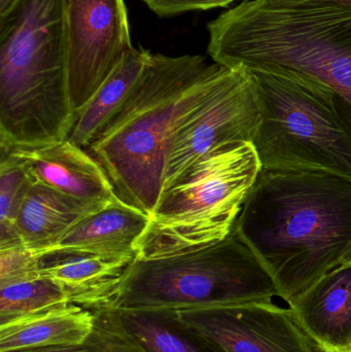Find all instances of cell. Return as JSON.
I'll return each instance as SVG.
<instances>
[{"mask_svg":"<svg viewBox=\"0 0 351 352\" xmlns=\"http://www.w3.org/2000/svg\"><path fill=\"white\" fill-rule=\"evenodd\" d=\"M234 230L288 304L351 263V179L324 171L261 168Z\"/></svg>","mask_w":351,"mask_h":352,"instance_id":"obj_1","label":"cell"},{"mask_svg":"<svg viewBox=\"0 0 351 352\" xmlns=\"http://www.w3.org/2000/svg\"><path fill=\"white\" fill-rule=\"evenodd\" d=\"M207 30L214 63L284 76L319 91L351 133V6L245 0L210 21Z\"/></svg>","mask_w":351,"mask_h":352,"instance_id":"obj_2","label":"cell"},{"mask_svg":"<svg viewBox=\"0 0 351 352\" xmlns=\"http://www.w3.org/2000/svg\"><path fill=\"white\" fill-rule=\"evenodd\" d=\"M227 69L202 56L150 53L129 94L84 148L122 203L150 217L162 194L175 136Z\"/></svg>","mask_w":351,"mask_h":352,"instance_id":"obj_3","label":"cell"},{"mask_svg":"<svg viewBox=\"0 0 351 352\" xmlns=\"http://www.w3.org/2000/svg\"><path fill=\"white\" fill-rule=\"evenodd\" d=\"M65 4L0 0V144L47 146L73 129Z\"/></svg>","mask_w":351,"mask_h":352,"instance_id":"obj_4","label":"cell"},{"mask_svg":"<svg viewBox=\"0 0 351 352\" xmlns=\"http://www.w3.org/2000/svg\"><path fill=\"white\" fill-rule=\"evenodd\" d=\"M275 285L233 230L225 239L183 254L134 258L109 307L115 311H179L272 301Z\"/></svg>","mask_w":351,"mask_h":352,"instance_id":"obj_5","label":"cell"},{"mask_svg":"<svg viewBox=\"0 0 351 352\" xmlns=\"http://www.w3.org/2000/svg\"><path fill=\"white\" fill-rule=\"evenodd\" d=\"M260 171L251 144L196 163L163 190L136 246V258L174 256L225 239L234 230Z\"/></svg>","mask_w":351,"mask_h":352,"instance_id":"obj_6","label":"cell"},{"mask_svg":"<svg viewBox=\"0 0 351 352\" xmlns=\"http://www.w3.org/2000/svg\"><path fill=\"white\" fill-rule=\"evenodd\" d=\"M247 72L261 109L251 144L261 168L324 171L351 179V133L329 99L291 78Z\"/></svg>","mask_w":351,"mask_h":352,"instance_id":"obj_7","label":"cell"},{"mask_svg":"<svg viewBox=\"0 0 351 352\" xmlns=\"http://www.w3.org/2000/svg\"><path fill=\"white\" fill-rule=\"evenodd\" d=\"M260 123L261 109L251 74L228 68L214 93L175 136L167 157L163 190L202 159L253 144Z\"/></svg>","mask_w":351,"mask_h":352,"instance_id":"obj_8","label":"cell"},{"mask_svg":"<svg viewBox=\"0 0 351 352\" xmlns=\"http://www.w3.org/2000/svg\"><path fill=\"white\" fill-rule=\"evenodd\" d=\"M68 82L78 115L133 49L124 0H66Z\"/></svg>","mask_w":351,"mask_h":352,"instance_id":"obj_9","label":"cell"},{"mask_svg":"<svg viewBox=\"0 0 351 352\" xmlns=\"http://www.w3.org/2000/svg\"><path fill=\"white\" fill-rule=\"evenodd\" d=\"M174 312L188 328L228 352H321L292 310L272 301Z\"/></svg>","mask_w":351,"mask_h":352,"instance_id":"obj_10","label":"cell"},{"mask_svg":"<svg viewBox=\"0 0 351 352\" xmlns=\"http://www.w3.org/2000/svg\"><path fill=\"white\" fill-rule=\"evenodd\" d=\"M0 148L24 161L34 182L92 204L121 202L102 167L68 140L35 148Z\"/></svg>","mask_w":351,"mask_h":352,"instance_id":"obj_11","label":"cell"},{"mask_svg":"<svg viewBox=\"0 0 351 352\" xmlns=\"http://www.w3.org/2000/svg\"><path fill=\"white\" fill-rule=\"evenodd\" d=\"M321 352H351V263L321 277L288 303Z\"/></svg>","mask_w":351,"mask_h":352,"instance_id":"obj_12","label":"cell"},{"mask_svg":"<svg viewBox=\"0 0 351 352\" xmlns=\"http://www.w3.org/2000/svg\"><path fill=\"white\" fill-rule=\"evenodd\" d=\"M150 217L122 202L87 215L39 256L63 252L111 258H136V246Z\"/></svg>","mask_w":351,"mask_h":352,"instance_id":"obj_13","label":"cell"},{"mask_svg":"<svg viewBox=\"0 0 351 352\" xmlns=\"http://www.w3.org/2000/svg\"><path fill=\"white\" fill-rule=\"evenodd\" d=\"M134 258L52 252L41 256V276L57 283L70 303L101 309L109 307Z\"/></svg>","mask_w":351,"mask_h":352,"instance_id":"obj_14","label":"cell"},{"mask_svg":"<svg viewBox=\"0 0 351 352\" xmlns=\"http://www.w3.org/2000/svg\"><path fill=\"white\" fill-rule=\"evenodd\" d=\"M106 206L84 202L34 182L21 204L14 228L23 245L39 256L87 215Z\"/></svg>","mask_w":351,"mask_h":352,"instance_id":"obj_15","label":"cell"},{"mask_svg":"<svg viewBox=\"0 0 351 352\" xmlns=\"http://www.w3.org/2000/svg\"><path fill=\"white\" fill-rule=\"evenodd\" d=\"M95 314L65 303L0 326V352L53 349L84 342L94 328Z\"/></svg>","mask_w":351,"mask_h":352,"instance_id":"obj_16","label":"cell"},{"mask_svg":"<svg viewBox=\"0 0 351 352\" xmlns=\"http://www.w3.org/2000/svg\"><path fill=\"white\" fill-rule=\"evenodd\" d=\"M150 52L134 47L76 118L68 140L86 148L101 126L129 94L144 72Z\"/></svg>","mask_w":351,"mask_h":352,"instance_id":"obj_17","label":"cell"},{"mask_svg":"<svg viewBox=\"0 0 351 352\" xmlns=\"http://www.w3.org/2000/svg\"><path fill=\"white\" fill-rule=\"evenodd\" d=\"M117 312L126 330L148 352H228L185 326L174 311Z\"/></svg>","mask_w":351,"mask_h":352,"instance_id":"obj_18","label":"cell"},{"mask_svg":"<svg viewBox=\"0 0 351 352\" xmlns=\"http://www.w3.org/2000/svg\"><path fill=\"white\" fill-rule=\"evenodd\" d=\"M33 182L24 161L0 148V250L24 246L14 223Z\"/></svg>","mask_w":351,"mask_h":352,"instance_id":"obj_19","label":"cell"},{"mask_svg":"<svg viewBox=\"0 0 351 352\" xmlns=\"http://www.w3.org/2000/svg\"><path fill=\"white\" fill-rule=\"evenodd\" d=\"M65 303H70L67 296L51 279L0 287V326Z\"/></svg>","mask_w":351,"mask_h":352,"instance_id":"obj_20","label":"cell"},{"mask_svg":"<svg viewBox=\"0 0 351 352\" xmlns=\"http://www.w3.org/2000/svg\"><path fill=\"white\" fill-rule=\"evenodd\" d=\"M93 311L94 328L84 342L72 346L19 352H148L126 330L115 310L101 308Z\"/></svg>","mask_w":351,"mask_h":352,"instance_id":"obj_21","label":"cell"},{"mask_svg":"<svg viewBox=\"0 0 351 352\" xmlns=\"http://www.w3.org/2000/svg\"><path fill=\"white\" fill-rule=\"evenodd\" d=\"M41 278V256L25 246L0 250V287Z\"/></svg>","mask_w":351,"mask_h":352,"instance_id":"obj_22","label":"cell"},{"mask_svg":"<svg viewBox=\"0 0 351 352\" xmlns=\"http://www.w3.org/2000/svg\"><path fill=\"white\" fill-rule=\"evenodd\" d=\"M160 16H175L191 10L225 8L236 0H141Z\"/></svg>","mask_w":351,"mask_h":352,"instance_id":"obj_23","label":"cell"},{"mask_svg":"<svg viewBox=\"0 0 351 352\" xmlns=\"http://www.w3.org/2000/svg\"><path fill=\"white\" fill-rule=\"evenodd\" d=\"M323 1H332L336 2V3L348 4V6H351V0H323Z\"/></svg>","mask_w":351,"mask_h":352,"instance_id":"obj_24","label":"cell"}]
</instances>
